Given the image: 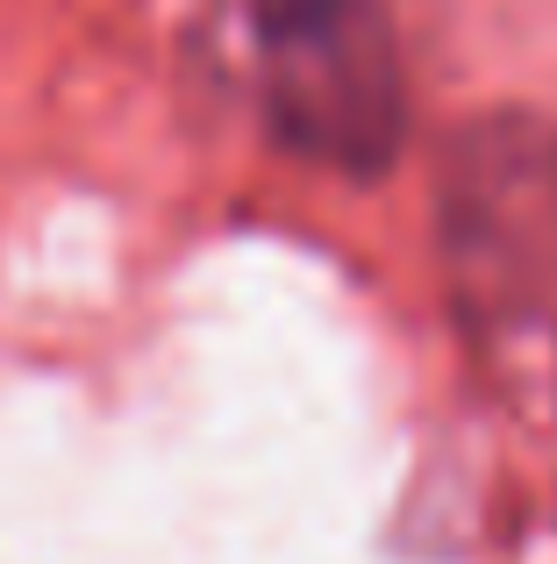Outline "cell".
<instances>
[{
	"instance_id": "obj_1",
	"label": "cell",
	"mask_w": 557,
	"mask_h": 564,
	"mask_svg": "<svg viewBox=\"0 0 557 564\" xmlns=\"http://www.w3.org/2000/svg\"><path fill=\"white\" fill-rule=\"evenodd\" d=\"M436 243L479 365L557 414V122L479 115L458 129L436 180Z\"/></svg>"
},
{
	"instance_id": "obj_2",
	"label": "cell",
	"mask_w": 557,
	"mask_h": 564,
	"mask_svg": "<svg viewBox=\"0 0 557 564\" xmlns=\"http://www.w3.org/2000/svg\"><path fill=\"white\" fill-rule=\"evenodd\" d=\"M265 122L301 165L379 180L407 143V65L379 0H251Z\"/></svg>"
}]
</instances>
